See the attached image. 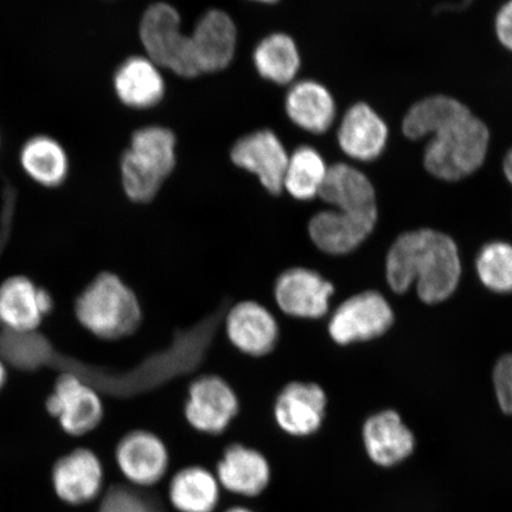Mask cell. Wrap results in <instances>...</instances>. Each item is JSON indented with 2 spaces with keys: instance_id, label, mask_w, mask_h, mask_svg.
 Here are the masks:
<instances>
[{
  "instance_id": "1",
  "label": "cell",
  "mask_w": 512,
  "mask_h": 512,
  "mask_svg": "<svg viewBox=\"0 0 512 512\" xmlns=\"http://www.w3.org/2000/svg\"><path fill=\"white\" fill-rule=\"evenodd\" d=\"M387 280L396 293L416 283L422 302H444L456 291L462 265L456 243L432 229L414 230L399 236L387 256Z\"/></svg>"
},
{
  "instance_id": "2",
  "label": "cell",
  "mask_w": 512,
  "mask_h": 512,
  "mask_svg": "<svg viewBox=\"0 0 512 512\" xmlns=\"http://www.w3.org/2000/svg\"><path fill=\"white\" fill-rule=\"evenodd\" d=\"M75 316L93 336L118 341L138 330L143 310L137 294L119 275L102 272L76 299Z\"/></svg>"
},
{
  "instance_id": "3",
  "label": "cell",
  "mask_w": 512,
  "mask_h": 512,
  "mask_svg": "<svg viewBox=\"0 0 512 512\" xmlns=\"http://www.w3.org/2000/svg\"><path fill=\"white\" fill-rule=\"evenodd\" d=\"M176 165V137L169 128L147 126L134 132L121 159V181L134 203H149Z\"/></svg>"
},
{
  "instance_id": "4",
  "label": "cell",
  "mask_w": 512,
  "mask_h": 512,
  "mask_svg": "<svg viewBox=\"0 0 512 512\" xmlns=\"http://www.w3.org/2000/svg\"><path fill=\"white\" fill-rule=\"evenodd\" d=\"M489 145L488 126L471 112L428 140L424 165L435 178L457 182L482 168Z\"/></svg>"
},
{
  "instance_id": "5",
  "label": "cell",
  "mask_w": 512,
  "mask_h": 512,
  "mask_svg": "<svg viewBox=\"0 0 512 512\" xmlns=\"http://www.w3.org/2000/svg\"><path fill=\"white\" fill-rule=\"evenodd\" d=\"M139 32L146 56L159 68L187 79L200 75L190 36L182 31L181 17L171 5H151L145 11Z\"/></svg>"
},
{
  "instance_id": "6",
  "label": "cell",
  "mask_w": 512,
  "mask_h": 512,
  "mask_svg": "<svg viewBox=\"0 0 512 512\" xmlns=\"http://www.w3.org/2000/svg\"><path fill=\"white\" fill-rule=\"evenodd\" d=\"M46 408L59 420L62 430L72 437L93 432L105 415L104 402L98 390L74 373H63L57 377Z\"/></svg>"
},
{
  "instance_id": "7",
  "label": "cell",
  "mask_w": 512,
  "mask_h": 512,
  "mask_svg": "<svg viewBox=\"0 0 512 512\" xmlns=\"http://www.w3.org/2000/svg\"><path fill=\"white\" fill-rule=\"evenodd\" d=\"M239 411L238 395L222 377L204 375L190 384L184 415L197 432L220 435L228 430Z\"/></svg>"
},
{
  "instance_id": "8",
  "label": "cell",
  "mask_w": 512,
  "mask_h": 512,
  "mask_svg": "<svg viewBox=\"0 0 512 512\" xmlns=\"http://www.w3.org/2000/svg\"><path fill=\"white\" fill-rule=\"evenodd\" d=\"M394 322L392 307L381 293L364 292L344 302L329 323V334L339 345L380 337Z\"/></svg>"
},
{
  "instance_id": "9",
  "label": "cell",
  "mask_w": 512,
  "mask_h": 512,
  "mask_svg": "<svg viewBox=\"0 0 512 512\" xmlns=\"http://www.w3.org/2000/svg\"><path fill=\"white\" fill-rule=\"evenodd\" d=\"M115 462L128 484L150 489L168 472V447L157 434L145 430L128 432L115 448Z\"/></svg>"
},
{
  "instance_id": "10",
  "label": "cell",
  "mask_w": 512,
  "mask_h": 512,
  "mask_svg": "<svg viewBox=\"0 0 512 512\" xmlns=\"http://www.w3.org/2000/svg\"><path fill=\"white\" fill-rule=\"evenodd\" d=\"M54 309V299L25 275H12L0 284V325L15 334L40 329Z\"/></svg>"
},
{
  "instance_id": "11",
  "label": "cell",
  "mask_w": 512,
  "mask_h": 512,
  "mask_svg": "<svg viewBox=\"0 0 512 512\" xmlns=\"http://www.w3.org/2000/svg\"><path fill=\"white\" fill-rule=\"evenodd\" d=\"M334 286L319 273L293 267L281 273L274 284V300L285 315L318 319L328 313Z\"/></svg>"
},
{
  "instance_id": "12",
  "label": "cell",
  "mask_w": 512,
  "mask_h": 512,
  "mask_svg": "<svg viewBox=\"0 0 512 512\" xmlns=\"http://www.w3.org/2000/svg\"><path fill=\"white\" fill-rule=\"evenodd\" d=\"M325 392L316 383H288L275 399L274 420L284 433L305 438L322 427L326 412Z\"/></svg>"
},
{
  "instance_id": "13",
  "label": "cell",
  "mask_w": 512,
  "mask_h": 512,
  "mask_svg": "<svg viewBox=\"0 0 512 512\" xmlns=\"http://www.w3.org/2000/svg\"><path fill=\"white\" fill-rule=\"evenodd\" d=\"M233 163L258 177L270 194L283 192L288 155L283 142L270 130L256 131L236 142L230 153Z\"/></svg>"
},
{
  "instance_id": "14",
  "label": "cell",
  "mask_w": 512,
  "mask_h": 512,
  "mask_svg": "<svg viewBox=\"0 0 512 512\" xmlns=\"http://www.w3.org/2000/svg\"><path fill=\"white\" fill-rule=\"evenodd\" d=\"M224 326L229 342L247 356L270 355L279 342L277 319L266 306L254 300L234 305L228 312Z\"/></svg>"
},
{
  "instance_id": "15",
  "label": "cell",
  "mask_w": 512,
  "mask_h": 512,
  "mask_svg": "<svg viewBox=\"0 0 512 512\" xmlns=\"http://www.w3.org/2000/svg\"><path fill=\"white\" fill-rule=\"evenodd\" d=\"M389 130L381 115L364 102L351 106L339 124L337 142L345 156L371 162L386 149Z\"/></svg>"
},
{
  "instance_id": "16",
  "label": "cell",
  "mask_w": 512,
  "mask_h": 512,
  "mask_svg": "<svg viewBox=\"0 0 512 512\" xmlns=\"http://www.w3.org/2000/svg\"><path fill=\"white\" fill-rule=\"evenodd\" d=\"M190 40L200 74L215 73L232 63L238 30L226 12L210 10L197 22Z\"/></svg>"
},
{
  "instance_id": "17",
  "label": "cell",
  "mask_w": 512,
  "mask_h": 512,
  "mask_svg": "<svg viewBox=\"0 0 512 512\" xmlns=\"http://www.w3.org/2000/svg\"><path fill=\"white\" fill-rule=\"evenodd\" d=\"M221 488L242 497H258L271 483L272 471L267 458L242 444L229 445L216 466Z\"/></svg>"
},
{
  "instance_id": "18",
  "label": "cell",
  "mask_w": 512,
  "mask_h": 512,
  "mask_svg": "<svg viewBox=\"0 0 512 512\" xmlns=\"http://www.w3.org/2000/svg\"><path fill=\"white\" fill-rule=\"evenodd\" d=\"M363 445L371 462L380 467L398 466L412 456L415 437L395 411H383L364 422Z\"/></svg>"
},
{
  "instance_id": "19",
  "label": "cell",
  "mask_w": 512,
  "mask_h": 512,
  "mask_svg": "<svg viewBox=\"0 0 512 512\" xmlns=\"http://www.w3.org/2000/svg\"><path fill=\"white\" fill-rule=\"evenodd\" d=\"M377 215L349 214L331 209L320 211L309 223V235L320 251L343 255L355 248L373 232Z\"/></svg>"
},
{
  "instance_id": "20",
  "label": "cell",
  "mask_w": 512,
  "mask_h": 512,
  "mask_svg": "<svg viewBox=\"0 0 512 512\" xmlns=\"http://www.w3.org/2000/svg\"><path fill=\"white\" fill-rule=\"evenodd\" d=\"M53 483L62 501L80 505L92 502L104 485V469L96 454L87 448H78L57 460Z\"/></svg>"
},
{
  "instance_id": "21",
  "label": "cell",
  "mask_w": 512,
  "mask_h": 512,
  "mask_svg": "<svg viewBox=\"0 0 512 512\" xmlns=\"http://www.w3.org/2000/svg\"><path fill=\"white\" fill-rule=\"evenodd\" d=\"M318 197L330 204L332 209L345 213L377 215L373 183L361 170L347 163L329 166Z\"/></svg>"
},
{
  "instance_id": "22",
  "label": "cell",
  "mask_w": 512,
  "mask_h": 512,
  "mask_svg": "<svg viewBox=\"0 0 512 512\" xmlns=\"http://www.w3.org/2000/svg\"><path fill=\"white\" fill-rule=\"evenodd\" d=\"M285 110L294 125L312 134L328 132L337 114L334 96L322 83L313 80L292 83Z\"/></svg>"
},
{
  "instance_id": "23",
  "label": "cell",
  "mask_w": 512,
  "mask_h": 512,
  "mask_svg": "<svg viewBox=\"0 0 512 512\" xmlns=\"http://www.w3.org/2000/svg\"><path fill=\"white\" fill-rule=\"evenodd\" d=\"M114 89L124 105L146 110L164 98L165 81L160 68L149 57L132 56L115 73Z\"/></svg>"
},
{
  "instance_id": "24",
  "label": "cell",
  "mask_w": 512,
  "mask_h": 512,
  "mask_svg": "<svg viewBox=\"0 0 512 512\" xmlns=\"http://www.w3.org/2000/svg\"><path fill=\"white\" fill-rule=\"evenodd\" d=\"M168 497L178 512H214L220 503L221 485L204 467L187 466L172 477Z\"/></svg>"
},
{
  "instance_id": "25",
  "label": "cell",
  "mask_w": 512,
  "mask_h": 512,
  "mask_svg": "<svg viewBox=\"0 0 512 512\" xmlns=\"http://www.w3.org/2000/svg\"><path fill=\"white\" fill-rule=\"evenodd\" d=\"M470 113L469 107L452 96H427L409 108L402 120V132L411 140L431 138L447 125Z\"/></svg>"
},
{
  "instance_id": "26",
  "label": "cell",
  "mask_w": 512,
  "mask_h": 512,
  "mask_svg": "<svg viewBox=\"0 0 512 512\" xmlns=\"http://www.w3.org/2000/svg\"><path fill=\"white\" fill-rule=\"evenodd\" d=\"M253 60L262 78L280 86L291 85L302 66L296 42L281 32L265 37L256 46Z\"/></svg>"
},
{
  "instance_id": "27",
  "label": "cell",
  "mask_w": 512,
  "mask_h": 512,
  "mask_svg": "<svg viewBox=\"0 0 512 512\" xmlns=\"http://www.w3.org/2000/svg\"><path fill=\"white\" fill-rule=\"evenodd\" d=\"M21 164L32 181L43 187H59L68 176L67 153L53 138L41 136L30 139L23 147Z\"/></svg>"
},
{
  "instance_id": "28",
  "label": "cell",
  "mask_w": 512,
  "mask_h": 512,
  "mask_svg": "<svg viewBox=\"0 0 512 512\" xmlns=\"http://www.w3.org/2000/svg\"><path fill=\"white\" fill-rule=\"evenodd\" d=\"M329 166L311 146H300L288 157L283 190L298 201H311L319 196Z\"/></svg>"
},
{
  "instance_id": "29",
  "label": "cell",
  "mask_w": 512,
  "mask_h": 512,
  "mask_svg": "<svg viewBox=\"0 0 512 512\" xmlns=\"http://www.w3.org/2000/svg\"><path fill=\"white\" fill-rule=\"evenodd\" d=\"M477 272L490 291L512 293V246L505 242L484 246L477 258Z\"/></svg>"
},
{
  "instance_id": "30",
  "label": "cell",
  "mask_w": 512,
  "mask_h": 512,
  "mask_svg": "<svg viewBox=\"0 0 512 512\" xmlns=\"http://www.w3.org/2000/svg\"><path fill=\"white\" fill-rule=\"evenodd\" d=\"M0 351L3 352V357L0 358L4 362L21 368H32L47 361L49 345L37 331L29 334L6 331Z\"/></svg>"
},
{
  "instance_id": "31",
  "label": "cell",
  "mask_w": 512,
  "mask_h": 512,
  "mask_svg": "<svg viewBox=\"0 0 512 512\" xmlns=\"http://www.w3.org/2000/svg\"><path fill=\"white\" fill-rule=\"evenodd\" d=\"M99 512H166L159 498L147 489L115 484L106 491Z\"/></svg>"
},
{
  "instance_id": "32",
  "label": "cell",
  "mask_w": 512,
  "mask_h": 512,
  "mask_svg": "<svg viewBox=\"0 0 512 512\" xmlns=\"http://www.w3.org/2000/svg\"><path fill=\"white\" fill-rule=\"evenodd\" d=\"M494 386L502 411L512 415V355L499 358L494 369Z\"/></svg>"
},
{
  "instance_id": "33",
  "label": "cell",
  "mask_w": 512,
  "mask_h": 512,
  "mask_svg": "<svg viewBox=\"0 0 512 512\" xmlns=\"http://www.w3.org/2000/svg\"><path fill=\"white\" fill-rule=\"evenodd\" d=\"M495 32L499 43L512 53V0H508L497 12Z\"/></svg>"
},
{
  "instance_id": "34",
  "label": "cell",
  "mask_w": 512,
  "mask_h": 512,
  "mask_svg": "<svg viewBox=\"0 0 512 512\" xmlns=\"http://www.w3.org/2000/svg\"><path fill=\"white\" fill-rule=\"evenodd\" d=\"M503 171L505 178L512 185V149L508 151L503 160Z\"/></svg>"
},
{
  "instance_id": "35",
  "label": "cell",
  "mask_w": 512,
  "mask_h": 512,
  "mask_svg": "<svg viewBox=\"0 0 512 512\" xmlns=\"http://www.w3.org/2000/svg\"><path fill=\"white\" fill-rule=\"evenodd\" d=\"M6 381H8V368H6V363L0 358V390L4 388Z\"/></svg>"
},
{
  "instance_id": "36",
  "label": "cell",
  "mask_w": 512,
  "mask_h": 512,
  "mask_svg": "<svg viewBox=\"0 0 512 512\" xmlns=\"http://www.w3.org/2000/svg\"><path fill=\"white\" fill-rule=\"evenodd\" d=\"M224 512H254V511H252L251 509L245 508V507H233Z\"/></svg>"
},
{
  "instance_id": "37",
  "label": "cell",
  "mask_w": 512,
  "mask_h": 512,
  "mask_svg": "<svg viewBox=\"0 0 512 512\" xmlns=\"http://www.w3.org/2000/svg\"><path fill=\"white\" fill-rule=\"evenodd\" d=\"M254 2H260V3L271 4V3L278 2V0H254Z\"/></svg>"
}]
</instances>
